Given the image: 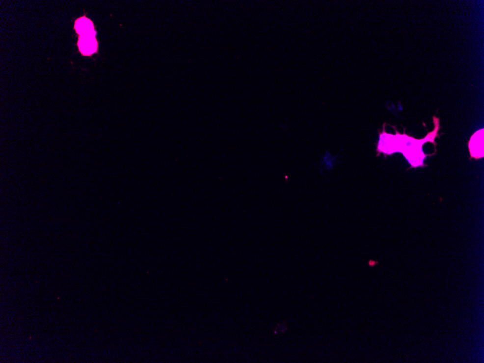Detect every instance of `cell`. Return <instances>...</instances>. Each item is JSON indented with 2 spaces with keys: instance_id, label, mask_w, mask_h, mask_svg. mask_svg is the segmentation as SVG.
Masks as SVG:
<instances>
[{
  "instance_id": "obj_1",
  "label": "cell",
  "mask_w": 484,
  "mask_h": 363,
  "mask_svg": "<svg viewBox=\"0 0 484 363\" xmlns=\"http://www.w3.org/2000/svg\"><path fill=\"white\" fill-rule=\"evenodd\" d=\"M438 128L434 131L429 134L424 140H415L409 137L407 134H399L397 131L396 135L386 134L385 131L380 134V141L378 146V152H383L385 155H391L395 152H400L406 157L412 167L423 166L424 155L422 146L424 143L431 141L434 142Z\"/></svg>"
},
{
  "instance_id": "obj_2",
  "label": "cell",
  "mask_w": 484,
  "mask_h": 363,
  "mask_svg": "<svg viewBox=\"0 0 484 363\" xmlns=\"http://www.w3.org/2000/svg\"><path fill=\"white\" fill-rule=\"evenodd\" d=\"M469 149L472 158L479 159L484 157V129L478 131L472 136L469 142Z\"/></svg>"
},
{
  "instance_id": "obj_3",
  "label": "cell",
  "mask_w": 484,
  "mask_h": 363,
  "mask_svg": "<svg viewBox=\"0 0 484 363\" xmlns=\"http://www.w3.org/2000/svg\"><path fill=\"white\" fill-rule=\"evenodd\" d=\"M79 47L81 53L86 56H89L94 53L97 48V41L94 36H80Z\"/></svg>"
},
{
  "instance_id": "obj_4",
  "label": "cell",
  "mask_w": 484,
  "mask_h": 363,
  "mask_svg": "<svg viewBox=\"0 0 484 363\" xmlns=\"http://www.w3.org/2000/svg\"><path fill=\"white\" fill-rule=\"evenodd\" d=\"M75 28L81 36H94V27L90 20L83 17L76 21Z\"/></svg>"
},
{
  "instance_id": "obj_5",
  "label": "cell",
  "mask_w": 484,
  "mask_h": 363,
  "mask_svg": "<svg viewBox=\"0 0 484 363\" xmlns=\"http://www.w3.org/2000/svg\"><path fill=\"white\" fill-rule=\"evenodd\" d=\"M376 264H377V262H372V261L369 262V265H371V266H374V265H375Z\"/></svg>"
}]
</instances>
